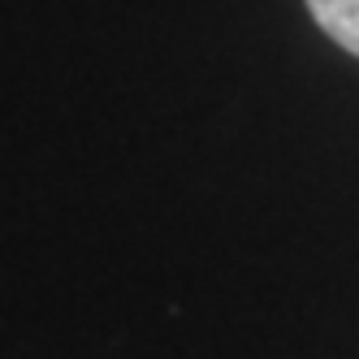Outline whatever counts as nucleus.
Returning <instances> with one entry per match:
<instances>
[{
  "mask_svg": "<svg viewBox=\"0 0 359 359\" xmlns=\"http://www.w3.org/2000/svg\"><path fill=\"white\" fill-rule=\"evenodd\" d=\"M307 9L333 43L359 57V0H307Z\"/></svg>",
  "mask_w": 359,
  "mask_h": 359,
  "instance_id": "f257e3e1",
  "label": "nucleus"
}]
</instances>
